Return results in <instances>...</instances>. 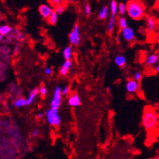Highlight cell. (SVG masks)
<instances>
[{
  "instance_id": "1",
  "label": "cell",
  "mask_w": 159,
  "mask_h": 159,
  "mask_svg": "<svg viewBox=\"0 0 159 159\" xmlns=\"http://www.w3.org/2000/svg\"><path fill=\"white\" fill-rule=\"evenodd\" d=\"M142 125L147 131H153L159 126V115L152 107L144 108L142 114Z\"/></svg>"
},
{
  "instance_id": "2",
  "label": "cell",
  "mask_w": 159,
  "mask_h": 159,
  "mask_svg": "<svg viewBox=\"0 0 159 159\" xmlns=\"http://www.w3.org/2000/svg\"><path fill=\"white\" fill-rule=\"evenodd\" d=\"M145 7L140 0H129L127 3V13L130 18L140 20L144 15Z\"/></svg>"
},
{
  "instance_id": "3",
  "label": "cell",
  "mask_w": 159,
  "mask_h": 159,
  "mask_svg": "<svg viewBox=\"0 0 159 159\" xmlns=\"http://www.w3.org/2000/svg\"><path fill=\"white\" fill-rule=\"evenodd\" d=\"M45 120L50 126L58 127L61 124V118L59 114V110L50 108L45 113Z\"/></svg>"
},
{
  "instance_id": "4",
  "label": "cell",
  "mask_w": 159,
  "mask_h": 159,
  "mask_svg": "<svg viewBox=\"0 0 159 159\" xmlns=\"http://www.w3.org/2000/svg\"><path fill=\"white\" fill-rule=\"evenodd\" d=\"M110 17L107 25V31L109 33H113L114 27L115 24V19L116 15L119 13V3L116 0H111L110 4Z\"/></svg>"
},
{
  "instance_id": "5",
  "label": "cell",
  "mask_w": 159,
  "mask_h": 159,
  "mask_svg": "<svg viewBox=\"0 0 159 159\" xmlns=\"http://www.w3.org/2000/svg\"><path fill=\"white\" fill-rule=\"evenodd\" d=\"M62 101H63L62 89H61L60 86H56L54 90L51 101L50 102V108L59 110V108L60 107L61 104H62Z\"/></svg>"
},
{
  "instance_id": "6",
  "label": "cell",
  "mask_w": 159,
  "mask_h": 159,
  "mask_svg": "<svg viewBox=\"0 0 159 159\" xmlns=\"http://www.w3.org/2000/svg\"><path fill=\"white\" fill-rule=\"evenodd\" d=\"M68 40L70 45L72 46H78L80 44V26L76 24L71 33L68 35Z\"/></svg>"
},
{
  "instance_id": "7",
  "label": "cell",
  "mask_w": 159,
  "mask_h": 159,
  "mask_svg": "<svg viewBox=\"0 0 159 159\" xmlns=\"http://www.w3.org/2000/svg\"><path fill=\"white\" fill-rule=\"evenodd\" d=\"M121 37L125 42L132 43L136 39V33H135V31L133 30L132 28L128 26L126 29H123V30H121Z\"/></svg>"
},
{
  "instance_id": "8",
  "label": "cell",
  "mask_w": 159,
  "mask_h": 159,
  "mask_svg": "<svg viewBox=\"0 0 159 159\" xmlns=\"http://www.w3.org/2000/svg\"><path fill=\"white\" fill-rule=\"evenodd\" d=\"M125 87L128 93L133 94V93H136V92L139 90L140 84L134 79H128L125 84Z\"/></svg>"
},
{
  "instance_id": "9",
  "label": "cell",
  "mask_w": 159,
  "mask_h": 159,
  "mask_svg": "<svg viewBox=\"0 0 159 159\" xmlns=\"http://www.w3.org/2000/svg\"><path fill=\"white\" fill-rule=\"evenodd\" d=\"M38 11H39V13L43 19L47 20L49 18L50 15H51V13L54 10L48 4H42L39 6Z\"/></svg>"
},
{
  "instance_id": "10",
  "label": "cell",
  "mask_w": 159,
  "mask_h": 159,
  "mask_svg": "<svg viewBox=\"0 0 159 159\" xmlns=\"http://www.w3.org/2000/svg\"><path fill=\"white\" fill-rule=\"evenodd\" d=\"M68 103L71 107H77V106H80L81 104V100L80 98L79 94L77 93H72L68 97Z\"/></svg>"
},
{
  "instance_id": "11",
  "label": "cell",
  "mask_w": 159,
  "mask_h": 159,
  "mask_svg": "<svg viewBox=\"0 0 159 159\" xmlns=\"http://www.w3.org/2000/svg\"><path fill=\"white\" fill-rule=\"evenodd\" d=\"M145 64L148 67H153L155 66L159 63V54H150L149 55H148L144 61Z\"/></svg>"
},
{
  "instance_id": "12",
  "label": "cell",
  "mask_w": 159,
  "mask_h": 159,
  "mask_svg": "<svg viewBox=\"0 0 159 159\" xmlns=\"http://www.w3.org/2000/svg\"><path fill=\"white\" fill-rule=\"evenodd\" d=\"M39 95V90H38V88H33L32 89L29 93V95L26 98V102H27V106H30L32 105L33 102L35 101V99L37 98Z\"/></svg>"
},
{
  "instance_id": "13",
  "label": "cell",
  "mask_w": 159,
  "mask_h": 159,
  "mask_svg": "<svg viewBox=\"0 0 159 159\" xmlns=\"http://www.w3.org/2000/svg\"><path fill=\"white\" fill-rule=\"evenodd\" d=\"M14 31L13 28L9 25V24H3L0 26V37H3L6 38L8 35L12 33V32Z\"/></svg>"
},
{
  "instance_id": "14",
  "label": "cell",
  "mask_w": 159,
  "mask_h": 159,
  "mask_svg": "<svg viewBox=\"0 0 159 159\" xmlns=\"http://www.w3.org/2000/svg\"><path fill=\"white\" fill-rule=\"evenodd\" d=\"M73 56V48L72 45H67L63 50V57L65 60H72Z\"/></svg>"
},
{
  "instance_id": "15",
  "label": "cell",
  "mask_w": 159,
  "mask_h": 159,
  "mask_svg": "<svg viewBox=\"0 0 159 159\" xmlns=\"http://www.w3.org/2000/svg\"><path fill=\"white\" fill-rule=\"evenodd\" d=\"M114 63L119 68H123L127 64V59L123 54H118L114 58Z\"/></svg>"
},
{
  "instance_id": "16",
  "label": "cell",
  "mask_w": 159,
  "mask_h": 159,
  "mask_svg": "<svg viewBox=\"0 0 159 159\" xmlns=\"http://www.w3.org/2000/svg\"><path fill=\"white\" fill-rule=\"evenodd\" d=\"M156 26H157V20L153 16H148L146 18V28L149 31L155 30Z\"/></svg>"
},
{
  "instance_id": "17",
  "label": "cell",
  "mask_w": 159,
  "mask_h": 159,
  "mask_svg": "<svg viewBox=\"0 0 159 159\" xmlns=\"http://www.w3.org/2000/svg\"><path fill=\"white\" fill-rule=\"evenodd\" d=\"M12 105L15 108H22L24 106H27L26 98H22V97H19V98H16L13 100L12 102Z\"/></svg>"
},
{
  "instance_id": "18",
  "label": "cell",
  "mask_w": 159,
  "mask_h": 159,
  "mask_svg": "<svg viewBox=\"0 0 159 159\" xmlns=\"http://www.w3.org/2000/svg\"><path fill=\"white\" fill-rule=\"evenodd\" d=\"M58 20H59V14L54 10L51 15H50L49 18L47 19V23L50 25H55L58 22Z\"/></svg>"
},
{
  "instance_id": "19",
  "label": "cell",
  "mask_w": 159,
  "mask_h": 159,
  "mask_svg": "<svg viewBox=\"0 0 159 159\" xmlns=\"http://www.w3.org/2000/svg\"><path fill=\"white\" fill-rule=\"evenodd\" d=\"M108 15H109V8L107 6H103L98 13L99 19L102 20H105L106 19H107Z\"/></svg>"
},
{
  "instance_id": "20",
  "label": "cell",
  "mask_w": 159,
  "mask_h": 159,
  "mask_svg": "<svg viewBox=\"0 0 159 159\" xmlns=\"http://www.w3.org/2000/svg\"><path fill=\"white\" fill-rule=\"evenodd\" d=\"M118 27L120 30H123V29H126L128 26V20L124 16H119L118 18Z\"/></svg>"
},
{
  "instance_id": "21",
  "label": "cell",
  "mask_w": 159,
  "mask_h": 159,
  "mask_svg": "<svg viewBox=\"0 0 159 159\" xmlns=\"http://www.w3.org/2000/svg\"><path fill=\"white\" fill-rule=\"evenodd\" d=\"M14 38H15L16 41L20 42L24 40L25 36H24V34L21 31L18 30V29H15V30H14Z\"/></svg>"
},
{
  "instance_id": "22",
  "label": "cell",
  "mask_w": 159,
  "mask_h": 159,
  "mask_svg": "<svg viewBox=\"0 0 159 159\" xmlns=\"http://www.w3.org/2000/svg\"><path fill=\"white\" fill-rule=\"evenodd\" d=\"M126 12H127V4H125L124 3H119V14L121 16H123Z\"/></svg>"
},
{
  "instance_id": "23",
  "label": "cell",
  "mask_w": 159,
  "mask_h": 159,
  "mask_svg": "<svg viewBox=\"0 0 159 159\" xmlns=\"http://www.w3.org/2000/svg\"><path fill=\"white\" fill-rule=\"evenodd\" d=\"M38 90H39V95L42 98H45L47 95V88L45 87V85H41L38 88Z\"/></svg>"
},
{
  "instance_id": "24",
  "label": "cell",
  "mask_w": 159,
  "mask_h": 159,
  "mask_svg": "<svg viewBox=\"0 0 159 159\" xmlns=\"http://www.w3.org/2000/svg\"><path fill=\"white\" fill-rule=\"evenodd\" d=\"M50 4L55 8L59 5H63V0H48Z\"/></svg>"
},
{
  "instance_id": "25",
  "label": "cell",
  "mask_w": 159,
  "mask_h": 159,
  "mask_svg": "<svg viewBox=\"0 0 159 159\" xmlns=\"http://www.w3.org/2000/svg\"><path fill=\"white\" fill-rule=\"evenodd\" d=\"M72 66V60H65L64 63H63V65H62V67H63V68H65L66 70H68V71H69V70L71 69Z\"/></svg>"
},
{
  "instance_id": "26",
  "label": "cell",
  "mask_w": 159,
  "mask_h": 159,
  "mask_svg": "<svg viewBox=\"0 0 159 159\" xmlns=\"http://www.w3.org/2000/svg\"><path fill=\"white\" fill-rule=\"evenodd\" d=\"M142 76H143L142 72H140V71H137L133 74V79L138 82H140V80H141V79H142Z\"/></svg>"
},
{
  "instance_id": "27",
  "label": "cell",
  "mask_w": 159,
  "mask_h": 159,
  "mask_svg": "<svg viewBox=\"0 0 159 159\" xmlns=\"http://www.w3.org/2000/svg\"><path fill=\"white\" fill-rule=\"evenodd\" d=\"M65 9H66V8H65L64 5L63 4V5H59V6L56 7V8H54V11H56L59 15H61V14H63L64 12Z\"/></svg>"
},
{
  "instance_id": "28",
  "label": "cell",
  "mask_w": 159,
  "mask_h": 159,
  "mask_svg": "<svg viewBox=\"0 0 159 159\" xmlns=\"http://www.w3.org/2000/svg\"><path fill=\"white\" fill-rule=\"evenodd\" d=\"M84 13L86 16H89L92 13V9H91L90 5L89 3H86L84 5Z\"/></svg>"
},
{
  "instance_id": "29",
  "label": "cell",
  "mask_w": 159,
  "mask_h": 159,
  "mask_svg": "<svg viewBox=\"0 0 159 159\" xmlns=\"http://www.w3.org/2000/svg\"><path fill=\"white\" fill-rule=\"evenodd\" d=\"M69 93H70V87L69 86L66 85V86H64L62 89V95H63V97H66Z\"/></svg>"
},
{
  "instance_id": "30",
  "label": "cell",
  "mask_w": 159,
  "mask_h": 159,
  "mask_svg": "<svg viewBox=\"0 0 159 159\" xmlns=\"http://www.w3.org/2000/svg\"><path fill=\"white\" fill-rule=\"evenodd\" d=\"M44 73H45V76H50L52 74H53V70H52V68H50V67H45L44 68Z\"/></svg>"
},
{
  "instance_id": "31",
  "label": "cell",
  "mask_w": 159,
  "mask_h": 159,
  "mask_svg": "<svg viewBox=\"0 0 159 159\" xmlns=\"http://www.w3.org/2000/svg\"><path fill=\"white\" fill-rule=\"evenodd\" d=\"M20 52V44L18 43L17 45H15V48L13 50V55H18Z\"/></svg>"
},
{
  "instance_id": "32",
  "label": "cell",
  "mask_w": 159,
  "mask_h": 159,
  "mask_svg": "<svg viewBox=\"0 0 159 159\" xmlns=\"http://www.w3.org/2000/svg\"><path fill=\"white\" fill-rule=\"evenodd\" d=\"M59 73H60V75L62 76H66L68 75V70H66L65 68H63V67H61L60 69H59Z\"/></svg>"
},
{
  "instance_id": "33",
  "label": "cell",
  "mask_w": 159,
  "mask_h": 159,
  "mask_svg": "<svg viewBox=\"0 0 159 159\" xmlns=\"http://www.w3.org/2000/svg\"><path fill=\"white\" fill-rule=\"evenodd\" d=\"M39 130L37 128L33 129V131H32V136L33 137H38V136H39Z\"/></svg>"
},
{
  "instance_id": "34",
  "label": "cell",
  "mask_w": 159,
  "mask_h": 159,
  "mask_svg": "<svg viewBox=\"0 0 159 159\" xmlns=\"http://www.w3.org/2000/svg\"><path fill=\"white\" fill-rule=\"evenodd\" d=\"M44 117H45V114L43 113H42V112H38V113H37V114H36V118H37L38 119H42Z\"/></svg>"
},
{
  "instance_id": "35",
  "label": "cell",
  "mask_w": 159,
  "mask_h": 159,
  "mask_svg": "<svg viewBox=\"0 0 159 159\" xmlns=\"http://www.w3.org/2000/svg\"><path fill=\"white\" fill-rule=\"evenodd\" d=\"M155 71H156V72H158V73H159V64H158L155 67Z\"/></svg>"
},
{
  "instance_id": "36",
  "label": "cell",
  "mask_w": 159,
  "mask_h": 159,
  "mask_svg": "<svg viewBox=\"0 0 159 159\" xmlns=\"http://www.w3.org/2000/svg\"><path fill=\"white\" fill-rule=\"evenodd\" d=\"M106 90L109 91V92H110V91H111V87H110V86H108V87L106 88Z\"/></svg>"
},
{
  "instance_id": "37",
  "label": "cell",
  "mask_w": 159,
  "mask_h": 159,
  "mask_svg": "<svg viewBox=\"0 0 159 159\" xmlns=\"http://www.w3.org/2000/svg\"><path fill=\"white\" fill-rule=\"evenodd\" d=\"M73 1H74V0H68V3H73Z\"/></svg>"
},
{
  "instance_id": "38",
  "label": "cell",
  "mask_w": 159,
  "mask_h": 159,
  "mask_svg": "<svg viewBox=\"0 0 159 159\" xmlns=\"http://www.w3.org/2000/svg\"><path fill=\"white\" fill-rule=\"evenodd\" d=\"M153 159H159V156H158V157H156V158H154Z\"/></svg>"
},
{
  "instance_id": "39",
  "label": "cell",
  "mask_w": 159,
  "mask_h": 159,
  "mask_svg": "<svg viewBox=\"0 0 159 159\" xmlns=\"http://www.w3.org/2000/svg\"><path fill=\"white\" fill-rule=\"evenodd\" d=\"M158 129H159V126H158Z\"/></svg>"
}]
</instances>
